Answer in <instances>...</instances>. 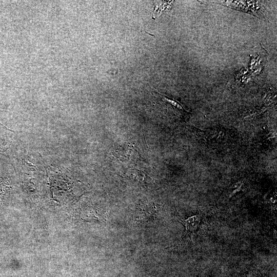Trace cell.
Wrapping results in <instances>:
<instances>
[{
    "label": "cell",
    "instance_id": "cell-1",
    "mask_svg": "<svg viewBox=\"0 0 277 277\" xmlns=\"http://www.w3.org/2000/svg\"><path fill=\"white\" fill-rule=\"evenodd\" d=\"M201 216L195 215L183 220L181 222L185 227L184 235L189 233L193 232L196 230L201 221Z\"/></svg>",
    "mask_w": 277,
    "mask_h": 277
},
{
    "label": "cell",
    "instance_id": "cell-3",
    "mask_svg": "<svg viewBox=\"0 0 277 277\" xmlns=\"http://www.w3.org/2000/svg\"><path fill=\"white\" fill-rule=\"evenodd\" d=\"M157 92L159 94H160L161 95H162L163 96V98H164V100H165L166 101V102H167V103L170 104L172 106L176 107V108H177L179 110H185V111H187V110H186L184 109V108L182 105V104H181L177 101L174 100L172 99V98H169L167 97L166 96H165V95H164L163 94H161V93L159 92L158 91H157Z\"/></svg>",
    "mask_w": 277,
    "mask_h": 277
},
{
    "label": "cell",
    "instance_id": "cell-2",
    "mask_svg": "<svg viewBox=\"0 0 277 277\" xmlns=\"http://www.w3.org/2000/svg\"><path fill=\"white\" fill-rule=\"evenodd\" d=\"M140 209V210L136 212V218L139 222L144 223L151 221L156 216L157 212L153 207L151 209L150 207L149 208L141 207Z\"/></svg>",
    "mask_w": 277,
    "mask_h": 277
}]
</instances>
